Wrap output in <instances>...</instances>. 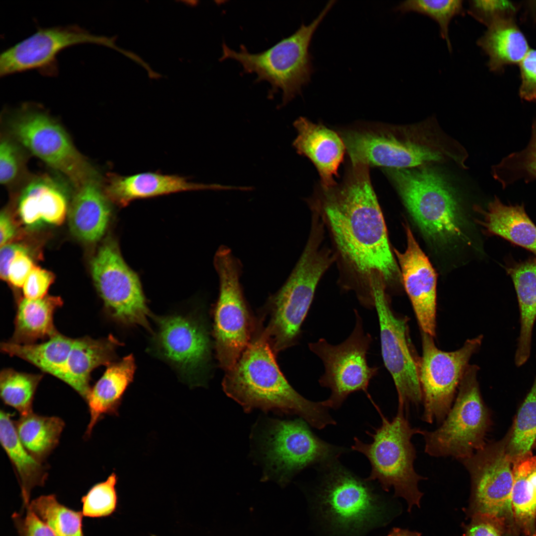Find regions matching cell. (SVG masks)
Segmentation results:
<instances>
[{"instance_id": "obj_28", "label": "cell", "mask_w": 536, "mask_h": 536, "mask_svg": "<svg viewBox=\"0 0 536 536\" xmlns=\"http://www.w3.org/2000/svg\"><path fill=\"white\" fill-rule=\"evenodd\" d=\"M0 440L18 477L24 510L30 504L33 489L45 484L47 469L24 447L18 438L11 415L2 409L0 414Z\"/></svg>"}, {"instance_id": "obj_21", "label": "cell", "mask_w": 536, "mask_h": 536, "mask_svg": "<svg viewBox=\"0 0 536 536\" xmlns=\"http://www.w3.org/2000/svg\"><path fill=\"white\" fill-rule=\"evenodd\" d=\"M103 187L108 199L123 206L134 200L182 191L235 189L234 186L194 183L179 176L152 172L128 176L110 173Z\"/></svg>"}, {"instance_id": "obj_7", "label": "cell", "mask_w": 536, "mask_h": 536, "mask_svg": "<svg viewBox=\"0 0 536 536\" xmlns=\"http://www.w3.org/2000/svg\"><path fill=\"white\" fill-rule=\"evenodd\" d=\"M336 1L328 2L319 15L309 24H302L291 35L258 53H250L244 45L239 51L222 44L220 60L238 62L245 73H255L256 82L266 80L271 85L268 96L278 90L282 92L281 106L285 105L310 81L313 72L309 47L312 36Z\"/></svg>"}, {"instance_id": "obj_40", "label": "cell", "mask_w": 536, "mask_h": 536, "mask_svg": "<svg viewBox=\"0 0 536 536\" xmlns=\"http://www.w3.org/2000/svg\"><path fill=\"white\" fill-rule=\"evenodd\" d=\"M115 473H112L104 481L93 485L81 498L83 516L91 518L106 517L115 510L117 495L115 486L117 482Z\"/></svg>"}, {"instance_id": "obj_17", "label": "cell", "mask_w": 536, "mask_h": 536, "mask_svg": "<svg viewBox=\"0 0 536 536\" xmlns=\"http://www.w3.org/2000/svg\"><path fill=\"white\" fill-rule=\"evenodd\" d=\"M320 499L333 526L346 532L364 530L381 514L378 497L365 480L339 466L333 465L321 489Z\"/></svg>"}, {"instance_id": "obj_47", "label": "cell", "mask_w": 536, "mask_h": 536, "mask_svg": "<svg viewBox=\"0 0 536 536\" xmlns=\"http://www.w3.org/2000/svg\"><path fill=\"white\" fill-rule=\"evenodd\" d=\"M519 64L522 78L520 95L525 99L536 89V50H530Z\"/></svg>"}, {"instance_id": "obj_51", "label": "cell", "mask_w": 536, "mask_h": 536, "mask_svg": "<svg viewBox=\"0 0 536 536\" xmlns=\"http://www.w3.org/2000/svg\"><path fill=\"white\" fill-rule=\"evenodd\" d=\"M528 480L536 500V470H534L530 474L528 477Z\"/></svg>"}, {"instance_id": "obj_30", "label": "cell", "mask_w": 536, "mask_h": 536, "mask_svg": "<svg viewBox=\"0 0 536 536\" xmlns=\"http://www.w3.org/2000/svg\"><path fill=\"white\" fill-rule=\"evenodd\" d=\"M477 45L488 56L490 70H500L504 66L519 63L530 50L524 35L512 19L499 17L488 26Z\"/></svg>"}, {"instance_id": "obj_34", "label": "cell", "mask_w": 536, "mask_h": 536, "mask_svg": "<svg viewBox=\"0 0 536 536\" xmlns=\"http://www.w3.org/2000/svg\"><path fill=\"white\" fill-rule=\"evenodd\" d=\"M513 460V515L526 534L536 536V500L528 480L530 474L536 470V457L529 452Z\"/></svg>"}, {"instance_id": "obj_43", "label": "cell", "mask_w": 536, "mask_h": 536, "mask_svg": "<svg viewBox=\"0 0 536 536\" xmlns=\"http://www.w3.org/2000/svg\"><path fill=\"white\" fill-rule=\"evenodd\" d=\"M25 515L15 512L12 515L15 527L19 536H56L53 531L29 508Z\"/></svg>"}, {"instance_id": "obj_36", "label": "cell", "mask_w": 536, "mask_h": 536, "mask_svg": "<svg viewBox=\"0 0 536 536\" xmlns=\"http://www.w3.org/2000/svg\"><path fill=\"white\" fill-rule=\"evenodd\" d=\"M43 375L18 372L11 368L3 369L0 374V394L4 402L20 416L33 411L34 396Z\"/></svg>"}, {"instance_id": "obj_25", "label": "cell", "mask_w": 536, "mask_h": 536, "mask_svg": "<svg viewBox=\"0 0 536 536\" xmlns=\"http://www.w3.org/2000/svg\"><path fill=\"white\" fill-rule=\"evenodd\" d=\"M121 345L112 335L97 339L89 336L75 338L61 380L86 400L91 390V372L99 366L113 363Z\"/></svg>"}, {"instance_id": "obj_22", "label": "cell", "mask_w": 536, "mask_h": 536, "mask_svg": "<svg viewBox=\"0 0 536 536\" xmlns=\"http://www.w3.org/2000/svg\"><path fill=\"white\" fill-rule=\"evenodd\" d=\"M297 132L293 145L297 153L308 158L319 174L322 188L336 185L338 168L346 148L340 135L321 125L300 117L294 123Z\"/></svg>"}, {"instance_id": "obj_44", "label": "cell", "mask_w": 536, "mask_h": 536, "mask_svg": "<svg viewBox=\"0 0 536 536\" xmlns=\"http://www.w3.org/2000/svg\"><path fill=\"white\" fill-rule=\"evenodd\" d=\"M54 278L52 272L34 266L22 286L24 298L37 299L46 296Z\"/></svg>"}, {"instance_id": "obj_33", "label": "cell", "mask_w": 536, "mask_h": 536, "mask_svg": "<svg viewBox=\"0 0 536 536\" xmlns=\"http://www.w3.org/2000/svg\"><path fill=\"white\" fill-rule=\"evenodd\" d=\"M14 424L23 445L42 463L59 444L65 426L59 417L43 416L33 412L20 416Z\"/></svg>"}, {"instance_id": "obj_2", "label": "cell", "mask_w": 536, "mask_h": 536, "mask_svg": "<svg viewBox=\"0 0 536 536\" xmlns=\"http://www.w3.org/2000/svg\"><path fill=\"white\" fill-rule=\"evenodd\" d=\"M275 355L263 330L259 331L234 366L226 371L222 384L225 394L247 412L257 408L295 414L318 429L335 425L323 401H309L292 387Z\"/></svg>"}, {"instance_id": "obj_42", "label": "cell", "mask_w": 536, "mask_h": 536, "mask_svg": "<svg viewBox=\"0 0 536 536\" xmlns=\"http://www.w3.org/2000/svg\"><path fill=\"white\" fill-rule=\"evenodd\" d=\"M515 10L513 4L509 1L471 0L469 1L468 12L476 20L488 26L496 19L506 16L505 13Z\"/></svg>"}, {"instance_id": "obj_16", "label": "cell", "mask_w": 536, "mask_h": 536, "mask_svg": "<svg viewBox=\"0 0 536 536\" xmlns=\"http://www.w3.org/2000/svg\"><path fill=\"white\" fill-rule=\"evenodd\" d=\"M154 354L173 365L191 385L201 384L210 357L207 331L198 318L173 314L155 318Z\"/></svg>"}, {"instance_id": "obj_31", "label": "cell", "mask_w": 536, "mask_h": 536, "mask_svg": "<svg viewBox=\"0 0 536 536\" xmlns=\"http://www.w3.org/2000/svg\"><path fill=\"white\" fill-rule=\"evenodd\" d=\"M63 302L60 296L51 295L37 299H21L18 304L14 331L10 341L19 344H31L57 334L54 324V314L62 306Z\"/></svg>"}, {"instance_id": "obj_29", "label": "cell", "mask_w": 536, "mask_h": 536, "mask_svg": "<svg viewBox=\"0 0 536 536\" xmlns=\"http://www.w3.org/2000/svg\"><path fill=\"white\" fill-rule=\"evenodd\" d=\"M516 291L520 312V333L515 354L517 366L528 359L536 319V257L506 268Z\"/></svg>"}, {"instance_id": "obj_39", "label": "cell", "mask_w": 536, "mask_h": 536, "mask_svg": "<svg viewBox=\"0 0 536 536\" xmlns=\"http://www.w3.org/2000/svg\"><path fill=\"white\" fill-rule=\"evenodd\" d=\"M536 439V375L533 386L520 408L510 442L511 458L528 453Z\"/></svg>"}, {"instance_id": "obj_8", "label": "cell", "mask_w": 536, "mask_h": 536, "mask_svg": "<svg viewBox=\"0 0 536 536\" xmlns=\"http://www.w3.org/2000/svg\"><path fill=\"white\" fill-rule=\"evenodd\" d=\"M256 437L264 467L263 480H274L281 486L305 467L329 464L342 453L313 434L303 419H269Z\"/></svg>"}, {"instance_id": "obj_19", "label": "cell", "mask_w": 536, "mask_h": 536, "mask_svg": "<svg viewBox=\"0 0 536 536\" xmlns=\"http://www.w3.org/2000/svg\"><path fill=\"white\" fill-rule=\"evenodd\" d=\"M511 461L502 450L483 448L460 461L470 477V496L465 509L469 517L482 514L502 521L504 516L513 515Z\"/></svg>"}, {"instance_id": "obj_10", "label": "cell", "mask_w": 536, "mask_h": 536, "mask_svg": "<svg viewBox=\"0 0 536 536\" xmlns=\"http://www.w3.org/2000/svg\"><path fill=\"white\" fill-rule=\"evenodd\" d=\"M478 370L477 365H469L441 425L433 431L421 430L428 455L452 457L460 461L483 448L488 413L480 392Z\"/></svg>"}, {"instance_id": "obj_11", "label": "cell", "mask_w": 536, "mask_h": 536, "mask_svg": "<svg viewBox=\"0 0 536 536\" xmlns=\"http://www.w3.org/2000/svg\"><path fill=\"white\" fill-rule=\"evenodd\" d=\"M12 134L21 145L64 175L77 188L100 177L66 131L37 106L24 104L14 114Z\"/></svg>"}, {"instance_id": "obj_48", "label": "cell", "mask_w": 536, "mask_h": 536, "mask_svg": "<svg viewBox=\"0 0 536 536\" xmlns=\"http://www.w3.org/2000/svg\"><path fill=\"white\" fill-rule=\"evenodd\" d=\"M23 246L16 243H8L0 247V277L7 281V273L9 265L17 252L24 248Z\"/></svg>"}, {"instance_id": "obj_1", "label": "cell", "mask_w": 536, "mask_h": 536, "mask_svg": "<svg viewBox=\"0 0 536 536\" xmlns=\"http://www.w3.org/2000/svg\"><path fill=\"white\" fill-rule=\"evenodd\" d=\"M309 203L331 238L343 290L372 310L375 287L384 285L388 294L402 285L368 166L352 165L340 185L322 188Z\"/></svg>"}, {"instance_id": "obj_45", "label": "cell", "mask_w": 536, "mask_h": 536, "mask_svg": "<svg viewBox=\"0 0 536 536\" xmlns=\"http://www.w3.org/2000/svg\"><path fill=\"white\" fill-rule=\"evenodd\" d=\"M464 526L462 536H501V521L491 516L476 514Z\"/></svg>"}, {"instance_id": "obj_4", "label": "cell", "mask_w": 536, "mask_h": 536, "mask_svg": "<svg viewBox=\"0 0 536 536\" xmlns=\"http://www.w3.org/2000/svg\"><path fill=\"white\" fill-rule=\"evenodd\" d=\"M431 123L350 130L340 135L353 165L405 169L446 160L463 163L464 152Z\"/></svg>"}, {"instance_id": "obj_32", "label": "cell", "mask_w": 536, "mask_h": 536, "mask_svg": "<svg viewBox=\"0 0 536 536\" xmlns=\"http://www.w3.org/2000/svg\"><path fill=\"white\" fill-rule=\"evenodd\" d=\"M74 340V338L58 333L40 343L3 342L0 344V349L3 353L22 358L43 372L61 380Z\"/></svg>"}, {"instance_id": "obj_35", "label": "cell", "mask_w": 536, "mask_h": 536, "mask_svg": "<svg viewBox=\"0 0 536 536\" xmlns=\"http://www.w3.org/2000/svg\"><path fill=\"white\" fill-rule=\"evenodd\" d=\"M29 507L56 536H84L82 511L62 504L55 495L40 496L31 500Z\"/></svg>"}, {"instance_id": "obj_41", "label": "cell", "mask_w": 536, "mask_h": 536, "mask_svg": "<svg viewBox=\"0 0 536 536\" xmlns=\"http://www.w3.org/2000/svg\"><path fill=\"white\" fill-rule=\"evenodd\" d=\"M22 152L15 142L9 137H1L0 143V182L10 186L21 177L24 168Z\"/></svg>"}, {"instance_id": "obj_38", "label": "cell", "mask_w": 536, "mask_h": 536, "mask_svg": "<svg viewBox=\"0 0 536 536\" xmlns=\"http://www.w3.org/2000/svg\"><path fill=\"white\" fill-rule=\"evenodd\" d=\"M493 172L495 178L505 186L520 179L536 180V117L527 147L505 158Z\"/></svg>"}, {"instance_id": "obj_3", "label": "cell", "mask_w": 536, "mask_h": 536, "mask_svg": "<svg viewBox=\"0 0 536 536\" xmlns=\"http://www.w3.org/2000/svg\"><path fill=\"white\" fill-rule=\"evenodd\" d=\"M414 224L436 251L472 247L473 221L455 191L429 167L385 168Z\"/></svg>"}, {"instance_id": "obj_52", "label": "cell", "mask_w": 536, "mask_h": 536, "mask_svg": "<svg viewBox=\"0 0 536 536\" xmlns=\"http://www.w3.org/2000/svg\"><path fill=\"white\" fill-rule=\"evenodd\" d=\"M528 101L536 100V89L529 94L525 99Z\"/></svg>"}, {"instance_id": "obj_12", "label": "cell", "mask_w": 536, "mask_h": 536, "mask_svg": "<svg viewBox=\"0 0 536 536\" xmlns=\"http://www.w3.org/2000/svg\"><path fill=\"white\" fill-rule=\"evenodd\" d=\"M355 324L348 337L334 345L320 338L308 344L310 350L322 361L325 371L319 379L320 385L329 388L330 397L323 401L327 407L339 408L348 396L362 391L369 396L367 389L371 380L376 376L379 368L369 366L367 355L373 341L365 333L362 318L354 310Z\"/></svg>"}, {"instance_id": "obj_27", "label": "cell", "mask_w": 536, "mask_h": 536, "mask_svg": "<svg viewBox=\"0 0 536 536\" xmlns=\"http://www.w3.org/2000/svg\"><path fill=\"white\" fill-rule=\"evenodd\" d=\"M483 217L478 221L489 234L499 236L536 255V226L523 205H506L497 198L486 209L478 208Z\"/></svg>"}, {"instance_id": "obj_23", "label": "cell", "mask_w": 536, "mask_h": 536, "mask_svg": "<svg viewBox=\"0 0 536 536\" xmlns=\"http://www.w3.org/2000/svg\"><path fill=\"white\" fill-rule=\"evenodd\" d=\"M65 186L48 176L32 179L24 187L19 198L18 211L29 229L44 225H59L67 214V192Z\"/></svg>"}, {"instance_id": "obj_13", "label": "cell", "mask_w": 536, "mask_h": 536, "mask_svg": "<svg viewBox=\"0 0 536 536\" xmlns=\"http://www.w3.org/2000/svg\"><path fill=\"white\" fill-rule=\"evenodd\" d=\"M422 355L418 365L423 412L422 419L428 423H442L451 409L469 361L479 349L482 336L468 339L460 349L442 351L433 336L421 331Z\"/></svg>"}, {"instance_id": "obj_26", "label": "cell", "mask_w": 536, "mask_h": 536, "mask_svg": "<svg viewBox=\"0 0 536 536\" xmlns=\"http://www.w3.org/2000/svg\"><path fill=\"white\" fill-rule=\"evenodd\" d=\"M135 370L134 358L130 354L108 365L91 388L85 400L90 414L86 437L91 435L94 426L105 415H118L124 394L133 381Z\"/></svg>"}, {"instance_id": "obj_37", "label": "cell", "mask_w": 536, "mask_h": 536, "mask_svg": "<svg viewBox=\"0 0 536 536\" xmlns=\"http://www.w3.org/2000/svg\"><path fill=\"white\" fill-rule=\"evenodd\" d=\"M396 9L402 13L413 12L422 14L435 20L439 27L441 37L445 41L449 51L452 52L449 26L455 17L464 15L463 0H408L402 2Z\"/></svg>"}, {"instance_id": "obj_6", "label": "cell", "mask_w": 536, "mask_h": 536, "mask_svg": "<svg viewBox=\"0 0 536 536\" xmlns=\"http://www.w3.org/2000/svg\"><path fill=\"white\" fill-rule=\"evenodd\" d=\"M370 401L380 415L381 425L373 432L367 433L371 442L354 438L351 449L365 456L370 463L371 471L367 481L377 480L387 491L394 488L396 496L406 500L410 512L414 506L420 507L423 495L418 483L425 478L415 470L416 451L411 441L421 429L410 424L402 405H398L396 415L389 420L372 399Z\"/></svg>"}, {"instance_id": "obj_49", "label": "cell", "mask_w": 536, "mask_h": 536, "mask_svg": "<svg viewBox=\"0 0 536 536\" xmlns=\"http://www.w3.org/2000/svg\"><path fill=\"white\" fill-rule=\"evenodd\" d=\"M15 234V227L8 213L1 211L0 215V246L8 244Z\"/></svg>"}, {"instance_id": "obj_20", "label": "cell", "mask_w": 536, "mask_h": 536, "mask_svg": "<svg viewBox=\"0 0 536 536\" xmlns=\"http://www.w3.org/2000/svg\"><path fill=\"white\" fill-rule=\"evenodd\" d=\"M405 226L406 250L402 253L394 249L393 252L397 258L402 285L421 330L434 337L436 334V273L410 227Z\"/></svg>"}, {"instance_id": "obj_5", "label": "cell", "mask_w": 536, "mask_h": 536, "mask_svg": "<svg viewBox=\"0 0 536 536\" xmlns=\"http://www.w3.org/2000/svg\"><path fill=\"white\" fill-rule=\"evenodd\" d=\"M325 232L322 225H311L308 240L294 268L266 304L269 318L262 330L275 354L297 343L318 284L335 262L333 250L324 243Z\"/></svg>"}, {"instance_id": "obj_18", "label": "cell", "mask_w": 536, "mask_h": 536, "mask_svg": "<svg viewBox=\"0 0 536 536\" xmlns=\"http://www.w3.org/2000/svg\"><path fill=\"white\" fill-rule=\"evenodd\" d=\"M88 43L111 44L109 39L75 24L39 27L1 52L0 75L35 69L45 75H55L58 70L57 56L60 52L73 45Z\"/></svg>"}, {"instance_id": "obj_15", "label": "cell", "mask_w": 536, "mask_h": 536, "mask_svg": "<svg viewBox=\"0 0 536 536\" xmlns=\"http://www.w3.org/2000/svg\"><path fill=\"white\" fill-rule=\"evenodd\" d=\"M375 309L378 315L381 354L385 366L391 375L398 396V404L406 409L422 402L418 379L420 361L409 335L408 318L393 310L389 295L383 285L374 288Z\"/></svg>"}, {"instance_id": "obj_46", "label": "cell", "mask_w": 536, "mask_h": 536, "mask_svg": "<svg viewBox=\"0 0 536 536\" xmlns=\"http://www.w3.org/2000/svg\"><path fill=\"white\" fill-rule=\"evenodd\" d=\"M33 261L24 247L18 251L8 270L7 281L16 287H22L29 274L34 267Z\"/></svg>"}, {"instance_id": "obj_24", "label": "cell", "mask_w": 536, "mask_h": 536, "mask_svg": "<svg viewBox=\"0 0 536 536\" xmlns=\"http://www.w3.org/2000/svg\"><path fill=\"white\" fill-rule=\"evenodd\" d=\"M100 179L76 188L68 210L70 230L76 238L87 243L99 240L110 220L111 208Z\"/></svg>"}, {"instance_id": "obj_50", "label": "cell", "mask_w": 536, "mask_h": 536, "mask_svg": "<svg viewBox=\"0 0 536 536\" xmlns=\"http://www.w3.org/2000/svg\"><path fill=\"white\" fill-rule=\"evenodd\" d=\"M386 536H421V533L407 529L394 528Z\"/></svg>"}, {"instance_id": "obj_14", "label": "cell", "mask_w": 536, "mask_h": 536, "mask_svg": "<svg viewBox=\"0 0 536 536\" xmlns=\"http://www.w3.org/2000/svg\"><path fill=\"white\" fill-rule=\"evenodd\" d=\"M91 271L112 320L124 326H141L150 331V314L138 278L124 262L115 242L101 246L92 260Z\"/></svg>"}, {"instance_id": "obj_9", "label": "cell", "mask_w": 536, "mask_h": 536, "mask_svg": "<svg viewBox=\"0 0 536 536\" xmlns=\"http://www.w3.org/2000/svg\"><path fill=\"white\" fill-rule=\"evenodd\" d=\"M219 292L214 311L213 334L219 366L231 369L251 343L254 325L240 278L242 265L228 247L221 246L214 258Z\"/></svg>"}]
</instances>
